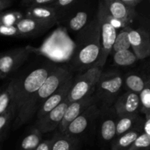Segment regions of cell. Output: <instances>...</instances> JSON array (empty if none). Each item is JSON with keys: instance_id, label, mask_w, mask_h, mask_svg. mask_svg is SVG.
Listing matches in <instances>:
<instances>
[{"instance_id": "obj_10", "label": "cell", "mask_w": 150, "mask_h": 150, "mask_svg": "<svg viewBox=\"0 0 150 150\" xmlns=\"http://www.w3.org/2000/svg\"><path fill=\"white\" fill-rule=\"evenodd\" d=\"M96 103H99V101L95 95V92H93L81 99L70 103L67 107L64 118L59 127L58 133H64L67 126L71 123L72 121H73L76 117L82 114L89 106Z\"/></svg>"}, {"instance_id": "obj_12", "label": "cell", "mask_w": 150, "mask_h": 150, "mask_svg": "<svg viewBox=\"0 0 150 150\" xmlns=\"http://www.w3.org/2000/svg\"><path fill=\"white\" fill-rule=\"evenodd\" d=\"M74 77V76H72L71 77L69 78L54 94H52L49 98H47L42 103L36 113L37 120H40L46 115L48 112L58 106L62 102H63L67 98L72 84H73Z\"/></svg>"}, {"instance_id": "obj_15", "label": "cell", "mask_w": 150, "mask_h": 150, "mask_svg": "<svg viewBox=\"0 0 150 150\" xmlns=\"http://www.w3.org/2000/svg\"><path fill=\"white\" fill-rule=\"evenodd\" d=\"M130 45L139 59H144L150 56V36L144 29H131L129 33Z\"/></svg>"}, {"instance_id": "obj_22", "label": "cell", "mask_w": 150, "mask_h": 150, "mask_svg": "<svg viewBox=\"0 0 150 150\" xmlns=\"http://www.w3.org/2000/svg\"><path fill=\"white\" fill-rule=\"evenodd\" d=\"M16 86H17V77L13 78L9 82L5 89L0 94V114L7 111L10 105L14 103Z\"/></svg>"}, {"instance_id": "obj_6", "label": "cell", "mask_w": 150, "mask_h": 150, "mask_svg": "<svg viewBox=\"0 0 150 150\" xmlns=\"http://www.w3.org/2000/svg\"><path fill=\"white\" fill-rule=\"evenodd\" d=\"M103 71V67L95 64L88 70L79 73L74 77L67 99L71 103L95 92Z\"/></svg>"}, {"instance_id": "obj_27", "label": "cell", "mask_w": 150, "mask_h": 150, "mask_svg": "<svg viewBox=\"0 0 150 150\" xmlns=\"http://www.w3.org/2000/svg\"><path fill=\"white\" fill-rule=\"evenodd\" d=\"M132 28L130 26H126L122 28L120 32L117 33V38H116L115 42H114V46H113L111 54L117 51H122V50L130 49V39H129V33Z\"/></svg>"}, {"instance_id": "obj_11", "label": "cell", "mask_w": 150, "mask_h": 150, "mask_svg": "<svg viewBox=\"0 0 150 150\" xmlns=\"http://www.w3.org/2000/svg\"><path fill=\"white\" fill-rule=\"evenodd\" d=\"M57 22L24 16L16 23V26L19 32L20 38H28L42 35L52 27Z\"/></svg>"}, {"instance_id": "obj_24", "label": "cell", "mask_w": 150, "mask_h": 150, "mask_svg": "<svg viewBox=\"0 0 150 150\" xmlns=\"http://www.w3.org/2000/svg\"><path fill=\"white\" fill-rule=\"evenodd\" d=\"M42 141V133L33 127L21 141L19 150H35Z\"/></svg>"}, {"instance_id": "obj_31", "label": "cell", "mask_w": 150, "mask_h": 150, "mask_svg": "<svg viewBox=\"0 0 150 150\" xmlns=\"http://www.w3.org/2000/svg\"><path fill=\"white\" fill-rule=\"evenodd\" d=\"M0 35L7 37H18L20 38V35L16 26H7L0 24Z\"/></svg>"}, {"instance_id": "obj_35", "label": "cell", "mask_w": 150, "mask_h": 150, "mask_svg": "<svg viewBox=\"0 0 150 150\" xmlns=\"http://www.w3.org/2000/svg\"><path fill=\"white\" fill-rule=\"evenodd\" d=\"M143 132L150 136V114L145 116L144 123Z\"/></svg>"}, {"instance_id": "obj_34", "label": "cell", "mask_w": 150, "mask_h": 150, "mask_svg": "<svg viewBox=\"0 0 150 150\" xmlns=\"http://www.w3.org/2000/svg\"><path fill=\"white\" fill-rule=\"evenodd\" d=\"M51 139L47 140H42L35 150H50L51 149Z\"/></svg>"}, {"instance_id": "obj_5", "label": "cell", "mask_w": 150, "mask_h": 150, "mask_svg": "<svg viewBox=\"0 0 150 150\" xmlns=\"http://www.w3.org/2000/svg\"><path fill=\"white\" fill-rule=\"evenodd\" d=\"M124 86V76L117 70L103 71L95 87V95L101 105L105 108L113 106Z\"/></svg>"}, {"instance_id": "obj_2", "label": "cell", "mask_w": 150, "mask_h": 150, "mask_svg": "<svg viewBox=\"0 0 150 150\" xmlns=\"http://www.w3.org/2000/svg\"><path fill=\"white\" fill-rule=\"evenodd\" d=\"M55 67V65L52 64H46L32 70L25 76L17 77V86L14 99L16 117L12 126L14 130L24 125L25 115L31 101Z\"/></svg>"}, {"instance_id": "obj_19", "label": "cell", "mask_w": 150, "mask_h": 150, "mask_svg": "<svg viewBox=\"0 0 150 150\" xmlns=\"http://www.w3.org/2000/svg\"><path fill=\"white\" fill-rule=\"evenodd\" d=\"M79 144V138L57 133L51 139L50 150H76Z\"/></svg>"}, {"instance_id": "obj_33", "label": "cell", "mask_w": 150, "mask_h": 150, "mask_svg": "<svg viewBox=\"0 0 150 150\" xmlns=\"http://www.w3.org/2000/svg\"><path fill=\"white\" fill-rule=\"evenodd\" d=\"M77 0H57L52 6L55 7L59 10H64L68 8L69 7L73 5Z\"/></svg>"}, {"instance_id": "obj_32", "label": "cell", "mask_w": 150, "mask_h": 150, "mask_svg": "<svg viewBox=\"0 0 150 150\" xmlns=\"http://www.w3.org/2000/svg\"><path fill=\"white\" fill-rule=\"evenodd\" d=\"M57 0H22L21 5L26 7L37 5H52Z\"/></svg>"}, {"instance_id": "obj_14", "label": "cell", "mask_w": 150, "mask_h": 150, "mask_svg": "<svg viewBox=\"0 0 150 150\" xmlns=\"http://www.w3.org/2000/svg\"><path fill=\"white\" fill-rule=\"evenodd\" d=\"M141 106L139 94L130 91L121 94L113 105L117 116L139 114Z\"/></svg>"}, {"instance_id": "obj_4", "label": "cell", "mask_w": 150, "mask_h": 150, "mask_svg": "<svg viewBox=\"0 0 150 150\" xmlns=\"http://www.w3.org/2000/svg\"><path fill=\"white\" fill-rule=\"evenodd\" d=\"M72 76L73 74L71 70L65 66H56L54 67L31 101L25 115L24 125L32 120L42 103Z\"/></svg>"}, {"instance_id": "obj_30", "label": "cell", "mask_w": 150, "mask_h": 150, "mask_svg": "<svg viewBox=\"0 0 150 150\" xmlns=\"http://www.w3.org/2000/svg\"><path fill=\"white\" fill-rule=\"evenodd\" d=\"M129 150H150V136L142 132Z\"/></svg>"}, {"instance_id": "obj_7", "label": "cell", "mask_w": 150, "mask_h": 150, "mask_svg": "<svg viewBox=\"0 0 150 150\" xmlns=\"http://www.w3.org/2000/svg\"><path fill=\"white\" fill-rule=\"evenodd\" d=\"M28 47H21L0 53V75L6 78L15 73L29 58Z\"/></svg>"}, {"instance_id": "obj_36", "label": "cell", "mask_w": 150, "mask_h": 150, "mask_svg": "<svg viewBox=\"0 0 150 150\" xmlns=\"http://www.w3.org/2000/svg\"><path fill=\"white\" fill-rule=\"evenodd\" d=\"M12 4V0H0V12L4 11Z\"/></svg>"}, {"instance_id": "obj_21", "label": "cell", "mask_w": 150, "mask_h": 150, "mask_svg": "<svg viewBox=\"0 0 150 150\" xmlns=\"http://www.w3.org/2000/svg\"><path fill=\"white\" fill-rule=\"evenodd\" d=\"M146 76L134 72L127 73L124 76V86L127 91L140 94L146 84Z\"/></svg>"}, {"instance_id": "obj_38", "label": "cell", "mask_w": 150, "mask_h": 150, "mask_svg": "<svg viewBox=\"0 0 150 150\" xmlns=\"http://www.w3.org/2000/svg\"><path fill=\"white\" fill-rule=\"evenodd\" d=\"M0 76H1V78H2V79H4V77H3V76H1V75H0Z\"/></svg>"}, {"instance_id": "obj_25", "label": "cell", "mask_w": 150, "mask_h": 150, "mask_svg": "<svg viewBox=\"0 0 150 150\" xmlns=\"http://www.w3.org/2000/svg\"><path fill=\"white\" fill-rule=\"evenodd\" d=\"M15 117H16V105L15 103H13L7 111L0 114V144L7 136L11 123L14 121Z\"/></svg>"}, {"instance_id": "obj_28", "label": "cell", "mask_w": 150, "mask_h": 150, "mask_svg": "<svg viewBox=\"0 0 150 150\" xmlns=\"http://www.w3.org/2000/svg\"><path fill=\"white\" fill-rule=\"evenodd\" d=\"M141 100V112L145 116L150 114V74L146 76L144 88L139 94Z\"/></svg>"}, {"instance_id": "obj_1", "label": "cell", "mask_w": 150, "mask_h": 150, "mask_svg": "<svg viewBox=\"0 0 150 150\" xmlns=\"http://www.w3.org/2000/svg\"><path fill=\"white\" fill-rule=\"evenodd\" d=\"M101 51L100 27L97 16L78 32L71 67L79 73L95 65Z\"/></svg>"}, {"instance_id": "obj_13", "label": "cell", "mask_w": 150, "mask_h": 150, "mask_svg": "<svg viewBox=\"0 0 150 150\" xmlns=\"http://www.w3.org/2000/svg\"><path fill=\"white\" fill-rule=\"evenodd\" d=\"M99 126V133L101 139L105 142H112L117 137V114L114 107L103 108Z\"/></svg>"}, {"instance_id": "obj_37", "label": "cell", "mask_w": 150, "mask_h": 150, "mask_svg": "<svg viewBox=\"0 0 150 150\" xmlns=\"http://www.w3.org/2000/svg\"><path fill=\"white\" fill-rule=\"evenodd\" d=\"M122 1L125 3L127 5L135 8L139 4V3H140L142 0H122Z\"/></svg>"}, {"instance_id": "obj_40", "label": "cell", "mask_w": 150, "mask_h": 150, "mask_svg": "<svg viewBox=\"0 0 150 150\" xmlns=\"http://www.w3.org/2000/svg\"><path fill=\"white\" fill-rule=\"evenodd\" d=\"M0 150H1V149H0Z\"/></svg>"}, {"instance_id": "obj_20", "label": "cell", "mask_w": 150, "mask_h": 150, "mask_svg": "<svg viewBox=\"0 0 150 150\" xmlns=\"http://www.w3.org/2000/svg\"><path fill=\"white\" fill-rule=\"evenodd\" d=\"M142 132V129H134L117 136L111 142V150H129Z\"/></svg>"}, {"instance_id": "obj_17", "label": "cell", "mask_w": 150, "mask_h": 150, "mask_svg": "<svg viewBox=\"0 0 150 150\" xmlns=\"http://www.w3.org/2000/svg\"><path fill=\"white\" fill-rule=\"evenodd\" d=\"M144 120L139 114L117 116V136H121L134 129L143 130Z\"/></svg>"}, {"instance_id": "obj_18", "label": "cell", "mask_w": 150, "mask_h": 150, "mask_svg": "<svg viewBox=\"0 0 150 150\" xmlns=\"http://www.w3.org/2000/svg\"><path fill=\"white\" fill-rule=\"evenodd\" d=\"M26 17L50 21H58V10L52 5H37L26 7Z\"/></svg>"}, {"instance_id": "obj_29", "label": "cell", "mask_w": 150, "mask_h": 150, "mask_svg": "<svg viewBox=\"0 0 150 150\" xmlns=\"http://www.w3.org/2000/svg\"><path fill=\"white\" fill-rule=\"evenodd\" d=\"M24 17L19 11L0 12V24L7 26H16V23Z\"/></svg>"}, {"instance_id": "obj_3", "label": "cell", "mask_w": 150, "mask_h": 150, "mask_svg": "<svg viewBox=\"0 0 150 150\" xmlns=\"http://www.w3.org/2000/svg\"><path fill=\"white\" fill-rule=\"evenodd\" d=\"M96 16L100 27L101 51L99 59L95 64L104 67L108 57L112 51L118 33L117 29H122L126 25L111 16L103 0L99 1Z\"/></svg>"}, {"instance_id": "obj_26", "label": "cell", "mask_w": 150, "mask_h": 150, "mask_svg": "<svg viewBox=\"0 0 150 150\" xmlns=\"http://www.w3.org/2000/svg\"><path fill=\"white\" fill-rule=\"evenodd\" d=\"M114 64L120 67H127L134 64L139 60L133 50L127 49L117 51L113 54Z\"/></svg>"}, {"instance_id": "obj_8", "label": "cell", "mask_w": 150, "mask_h": 150, "mask_svg": "<svg viewBox=\"0 0 150 150\" xmlns=\"http://www.w3.org/2000/svg\"><path fill=\"white\" fill-rule=\"evenodd\" d=\"M102 108L99 103L93 104L76 117L67 126L64 133L73 137H79L85 133L91 125L100 117Z\"/></svg>"}, {"instance_id": "obj_39", "label": "cell", "mask_w": 150, "mask_h": 150, "mask_svg": "<svg viewBox=\"0 0 150 150\" xmlns=\"http://www.w3.org/2000/svg\"><path fill=\"white\" fill-rule=\"evenodd\" d=\"M0 79H2V78H1V76H0Z\"/></svg>"}, {"instance_id": "obj_16", "label": "cell", "mask_w": 150, "mask_h": 150, "mask_svg": "<svg viewBox=\"0 0 150 150\" xmlns=\"http://www.w3.org/2000/svg\"><path fill=\"white\" fill-rule=\"evenodd\" d=\"M111 16L126 26L130 24L136 16L133 7L127 5L122 0H103Z\"/></svg>"}, {"instance_id": "obj_9", "label": "cell", "mask_w": 150, "mask_h": 150, "mask_svg": "<svg viewBox=\"0 0 150 150\" xmlns=\"http://www.w3.org/2000/svg\"><path fill=\"white\" fill-rule=\"evenodd\" d=\"M70 103V101L66 98L58 106L48 112L46 115L40 120H37L34 127L39 130L42 134L58 129Z\"/></svg>"}, {"instance_id": "obj_23", "label": "cell", "mask_w": 150, "mask_h": 150, "mask_svg": "<svg viewBox=\"0 0 150 150\" xmlns=\"http://www.w3.org/2000/svg\"><path fill=\"white\" fill-rule=\"evenodd\" d=\"M92 19L89 18V14L87 11L80 10L67 19L66 26L67 29L72 32H79L82 30Z\"/></svg>"}]
</instances>
